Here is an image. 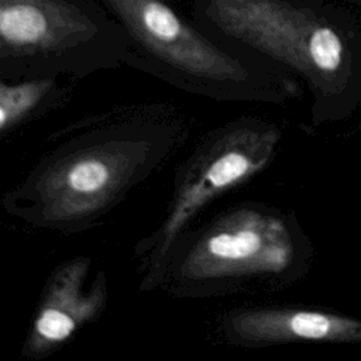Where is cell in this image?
I'll return each mask as SVG.
<instances>
[{
	"label": "cell",
	"instance_id": "cell-1",
	"mask_svg": "<svg viewBox=\"0 0 361 361\" xmlns=\"http://www.w3.org/2000/svg\"><path fill=\"white\" fill-rule=\"evenodd\" d=\"M172 138L168 127L147 123L87 134L44 158L3 206L35 227L79 231L144 180L169 154Z\"/></svg>",
	"mask_w": 361,
	"mask_h": 361
},
{
	"label": "cell",
	"instance_id": "cell-2",
	"mask_svg": "<svg viewBox=\"0 0 361 361\" xmlns=\"http://www.w3.org/2000/svg\"><path fill=\"white\" fill-rule=\"evenodd\" d=\"M131 38L126 63L216 100H272L281 82L265 56L220 42L165 0H102Z\"/></svg>",
	"mask_w": 361,
	"mask_h": 361
},
{
	"label": "cell",
	"instance_id": "cell-3",
	"mask_svg": "<svg viewBox=\"0 0 361 361\" xmlns=\"http://www.w3.org/2000/svg\"><path fill=\"white\" fill-rule=\"evenodd\" d=\"M131 38L102 0H0L3 80L86 76L127 61Z\"/></svg>",
	"mask_w": 361,
	"mask_h": 361
},
{
	"label": "cell",
	"instance_id": "cell-4",
	"mask_svg": "<svg viewBox=\"0 0 361 361\" xmlns=\"http://www.w3.org/2000/svg\"><path fill=\"white\" fill-rule=\"evenodd\" d=\"M295 257L293 234L279 214L259 204L241 206L182 234L157 286L176 296L228 295L282 276Z\"/></svg>",
	"mask_w": 361,
	"mask_h": 361
},
{
	"label": "cell",
	"instance_id": "cell-5",
	"mask_svg": "<svg viewBox=\"0 0 361 361\" xmlns=\"http://www.w3.org/2000/svg\"><path fill=\"white\" fill-rule=\"evenodd\" d=\"M279 138L274 126L243 120L220 128L195 151L179 171L165 220L137 247L145 265L141 289L157 286L169 251L202 209L268 166Z\"/></svg>",
	"mask_w": 361,
	"mask_h": 361
},
{
	"label": "cell",
	"instance_id": "cell-6",
	"mask_svg": "<svg viewBox=\"0 0 361 361\" xmlns=\"http://www.w3.org/2000/svg\"><path fill=\"white\" fill-rule=\"evenodd\" d=\"M90 265L89 258L75 257L49 275L23 345L25 358L48 357L102 314L107 303V281L99 271L87 283Z\"/></svg>",
	"mask_w": 361,
	"mask_h": 361
},
{
	"label": "cell",
	"instance_id": "cell-7",
	"mask_svg": "<svg viewBox=\"0 0 361 361\" xmlns=\"http://www.w3.org/2000/svg\"><path fill=\"white\" fill-rule=\"evenodd\" d=\"M223 331L228 341L247 347L292 341H361L360 320L305 309H238L224 316Z\"/></svg>",
	"mask_w": 361,
	"mask_h": 361
},
{
	"label": "cell",
	"instance_id": "cell-8",
	"mask_svg": "<svg viewBox=\"0 0 361 361\" xmlns=\"http://www.w3.org/2000/svg\"><path fill=\"white\" fill-rule=\"evenodd\" d=\"M58 90V78L3 80L0 83V133L6 135L31 117Z\"/></svg>",
	"mask_w": 361,
	"mask_h": 361
},
{
	"label": "cell",
	"instance_id": "cell-9",
	"mask_svg": "<svg viewBox=\"0 0 361 361\" xmlns=\"http://www.w3.org/2000/svg\"><path fill=\"white\" fill-rule=\"evenodd\" d=\"M310 59L314 75H330L340 68L343 44L333 28L320 24L314 30L310 44Z\"/></svg>",
	"mask_w": 361,
	"mask_h": 361
}]
</instances>
